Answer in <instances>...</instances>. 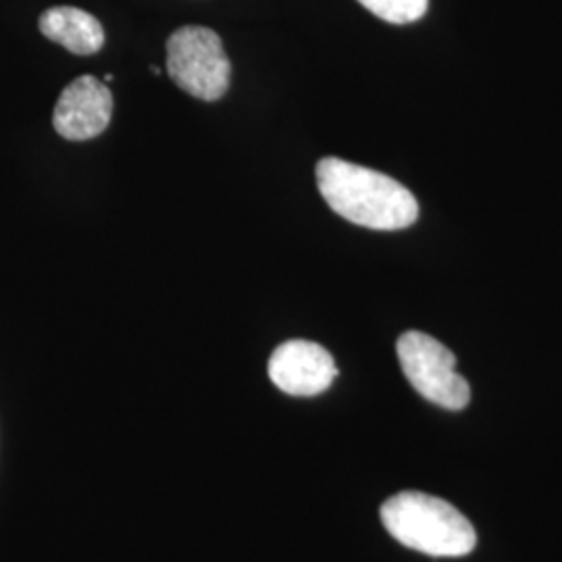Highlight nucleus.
<instances>
[{"label": "nucleus", "mask_w": 562, "mask_h": 562, "mask_svg": "<svg viewBox=\"0 0 562 562\" xmlns=\"http://www.w3.org/2000/svg\"><path fill=\"white\" fill-rule=\"evenodd\" d=\"M269 378L290 396H317L338 378L334 357L315 341L290 340L269 359Z\"/></svg>", "instance_id": "5"}, {"label": "nucleus", "mask_w": 562, "mask_h": 562, "mask_svg": "<svg viewBox=\"0 0 562 562\" xmlns=\"http://www.w3.org/2000/svg\"><path fill=\"white\" fill-rule=\"evenodd\" d=\"M323 201L346 222L378 232L406 229L419 220V202L401 181L375 169L325 157L315 169Z\"/></svg>", "instance_id": "1"}, {"label": "nucleus", "mask_w": 562, "mask_h": 562, "mask_svg": "<svg viewBox=\"0 0 562 562\" xmlns=\"http://www.w3.org/2000/svg\"><path fill=\"white\" fill-rule=\"evenodd\" d=\"M396 355L406 380L425 401L448 411L469 406L471 387L457 373V357L442 341L423 331H406L396 341Z\"/></svg>", "instance_id": "4"}, {"label": "nucleus", "mask_w": 562, "mask_h": 562, "mask_svg": "<svg viewBox=\"0 0 562 562\" xmlns=\"http://www.w3.org/2000/svg\"><path fill=\"white\" fill-rule=\"evenodd\" d=\"M38 25L48 41L80 57L99 53L104 44L101 21L78 7H53L42 13Z\"/></svg>", "instance_id": "7"}, {"label": "nucleus", "mask_w": 562, "mask_h": 562, "mask_svg": "<svg viewBox=\"0 0 562 562\" xmlns=\"http://www.w3.org/2000/svg\"><path fill=\"white\" fill-rule=\"evenodd\" d=\"M104 83H111V81H113V76H111V74H106V76H104Z\"/></svg>", "instance_id": "10"}, {"label": "nucleus", "mask_w": 562, "mask_h": 562, "mask_svg": "<svg viewBox=\"0 0 562 562\" xmlns=\"http://www.w3.org/2000/svg\"><path fill=\"white\" fill-rule=\"evenodd\" d=\"M367 11L387 23H413L427 13L429 0H359Z\"/></svg>", "instance_id": "8"}, {"label": "nucleus", "mask_w": 562, "mask_h": 562, "mask_svg": "<svg viewBox=\"0 0 562 562\" xmlns=\"http://www.w3.org/2000/svg\"><path fill=\"white\" fill-rule=\"evenodd\" d=\"M380 517L394 540L429 557H464L477 543V533L461 510L423 492L387 498Z\"/></svg>", "instance_id": "2"}, {"label": "nucleus", "mask_w": 562, "mask_h": 562, "mask_svg": "<svg viewBox=\"0 0 562 562\" xmlns=\"http://www.w3.org/2000/svg\"><path fill=\"white\" fill-rule=\"evenodd\" d=\"M150 71H153L155 76H161V69H159V67H155V65H150Z\"/></svg>", "instance_id": "9"}, {"label": "nucleus", "mask_w": 562, "mask_h": 562, "mask_svg": "<svg viewBox=\"0 0 562 562\" xmlns=\"http://www.w3.org/2000/svg\"><path fill=\"white\" fill-rule=\"evenodd\" d=\"M167 74L186 94L201 101H220L232 78V65L220 34L202 25L176 30L167 41Z\"/></svg>", "instance_id": "3"}, {"label": "nucleus", "mask_w": 562, "mask_h": 562, "mask_svg": "<svg viewBox=\"0 0 562 562\" xmlns=\"http://www.w3.org/2000/svg\"><path fill=\"white\" fill-rule=\"evenodd\" d=\"M111 115L113 94L106 83L94 76H81L60 92L53 125L65 140H90L106 130Z\"/></svg>", "instance_id": "6"}]
</instances>
